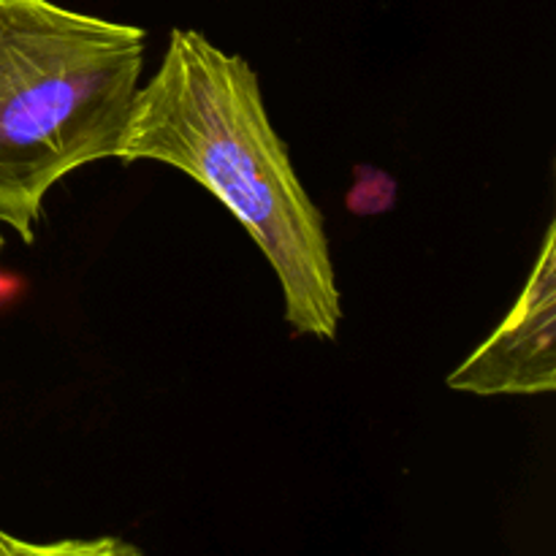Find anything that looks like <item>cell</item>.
<instances>
[{"instance_id":"obj_1","label":"cell","mask_w":556,"mask_h":556,"mask_svg":"<svg viewBox=\"0 0 556 556\" xmlns=\"http://www.w3.org/2000/svg\"><path fill=\"white\" fill-rule=\"evenodd\" d=\"M114 161L163 163L210 190L269 261L293 334L334 340L342 296L324 215L242 54L174 27L161 65L136 90Z\"/></svg>"},{"instance_id":"obj_2","label":"cell","mask_w":556,"mask_h":556,"mask_svg":"<svg viewBox=\"0 0 556 556\" xmlns=\"http://www.w3.org/2000/svg\"><path fill=\"white\" fill-rule=\"evenodd\" d=\"M144 52L139 25L0 0V226L25 244L60 179L117 157Z\"/></svg>"},{"instance_id":"obj_3","label":"cell","mask_w":556,"mask_h":556,"mask_svg":"<svg viewBox=\"0 0 556 556\" xmlns=\"http://www.w3.org/2000/svg\"><path fill=\"white\" fill-rule=\"evenodd\" d=\"M476 396H532L556 389V226L503 324L445 378Z\"/></svg>"},{"instance_id":"obj_4","label":"cell","mask_w":556,"mask_h":556,"mask_svg":"<svg viewBox=\"0 0 556 556\" xmlns=\"http://www.w3.org/2000/svg\"><path fill=\"white\" fill-rule=\"evenodd\" d=\"M60 552H71V554H81V552H134V548L123 546V543H65V546H33V543H22L14 541L11 535L0 532V556L9 554H60Z\"/></svg>"},{"instance_id":"obj_5","label":"cell","mask_w":556,"mask_h":556,"mask_svg":"<svg viewBox=\"0 0 556 556\" xmlns=\"http://www.w3.org/2000/svg\"><path fill=\"white\" fill-rule=\"evenodd\" d=\"M3 244H5L3 242V231H0V253H3Z\"/></svg>"}]
</instances>
